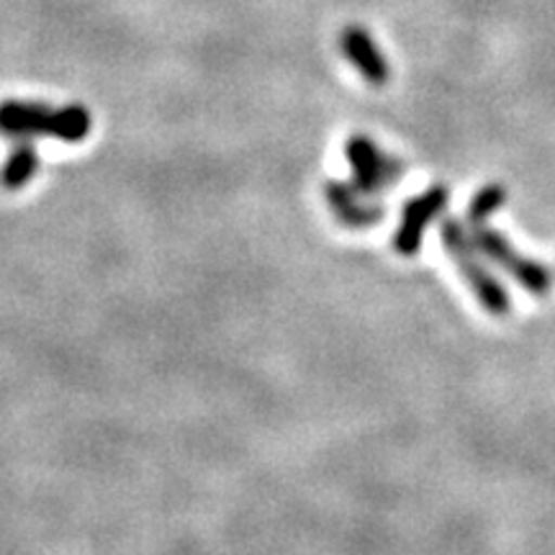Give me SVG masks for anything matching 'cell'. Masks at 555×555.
<instances>
[{
  "mask_svg": "<svg viewBox=\"0 0 555 555\" xmlns=\"http://www.w3.org/2000/svg\"><path fill=\"white\" fill-rule=\"evenodd\" d=\"M93 129V116L86 106L52 108L39 101H3L0 103V134L9 139L54 137L60 142H82Z\"/></svg>",
  "mask_w": 555,
  "mask_h": 555,
  "instance_id": "1",
  "label": "cell"
},
{
  "mask_svg": "<svg viewBox=\"0 0 555 555\" xmlns=\"http://www.w3.org/2000/svg\"><path fill=\"white\" fill-rule=\"evenodd\" d=\"M440 240L450 260L455 262L461 275L466 278V283L474 291L478 304L489 311L491 317H506L509 314V294H506L499 278L486 268L481 258V249L476 247L474 234L457 219H446L440 229Z\"/></svg>",
  "mask_w": 555,
  "mask_h": 555,
  "instance_id": "2",
  "label": "cell"
},
{
  "mask_svg": "<svg viewBox=\"0 0 555 555\" xmlns=\"http://www.w3.org/2000/svg\"><path fill=\"white\" fill-rule=\"evenodd\" d=\"M345 157L352 170L350 183L367 198H376L384 191L393 189L399 183V178L404 176V163L380 150L365 134H352L347 139Z\"/></svg>",
  "mask_w": 555,
  "mask_h": 555,
  "instance_id": "3",
  "label": "cell"
},
{
  "mask_svg": "<svg viewBox=\"0 0 555 555\" xmlns=\"http://www.w3.org/2000/svg\"><path fill=\"white\" fill-rule=\"evenodd\" d=\"M470 234H474L476 247L481 249L483 258L502 268L506 275L515 278V281L527 291V294L545 296L547 291H551V286H553L551 270H547L543 262L519 255L515 245H512V242L506 240L502 232H496V229H491L489 224H476Z\"/></svg>",
  "mask_w": 555,
  "mask_h": 555,
  "instance_id": "4",
  "label": "cell"
},
{
  "mask_svg": "<svg viewBox=\"0 0 555 555\" xmlns=\"http://www.w3.org/2000/svg\"><path fill=\"white\" fill-rule=\"evenodd\" d=\"M450 191L442 183L429 185L425 193L409 198L401 211V224L393 234V249L404 258H414L422 247V237H425V229L433 219L442 214V208L448 206Z\"/></svg>",
  "mask_w": 555,
  "mask_h": 555,
  "instance_id": "5",
  "label": "cell"
},
{
  "mask_svg": "<svg viewBox=\"0 0 555 555\" xmlns=\"http://www.w3.org/2000/svg\"><path fill=\"white\" fill-rule=\"evenodd\" d=\"M322 193L330 211L347 229H373L384 219V208L367 201V196L347 180H324Z\"/></svg>",
  "mask_w": 555,
  "mask_h": 555,
  "instance_id": "6",
  "label": "cell"
},
{
  "mask_svg": "<svg viewBox=\"0 0 555 555\" xmlns=\"http://www.w3.org/2000/svg\"><path fill=\"white\" fill-rule=\"evenodd\" d=\"M339 50H343L345 60L350 62L371 86L380 88L386 86L388 78H391V67H388L384 52L378 50V44L363 26H347V29L339 34Z\"/></svg>",
  "mask_w": 555,
  "mask_h": 555,
  "instance_id": "7",
  "label": "cell"
},
{
  "mask_svg": "<svg viewBox=\"0 0 555 555\" xmlns=\"http://www.w3.org/2000/svg\"><path fill=\"white\" fill-rule=\"evenodd\" d=\"M39 172V152L31 144V139H18L16 147L5 157L0 168V189L21 191L29 180Z\"/></svg>",
  "mask_w": 555,
  "mask_h": 555,
  "instance_id": "8",
  "label": "cell"
},
{
  "mask_svg": "<svg viewBox=\"0 0 555 555\" xmlns=\"http://www.w3.org/2000/svg\"><path fill=\"white\" fill-rule=\"evenodd\" d=\"M504 201H506V191L502 189V185H496V183L483 185V189L478 191L474 198H470L468 221L474 227L476 224H486V221H489V217H494L499 208L504 206Z\"/></svg>",
  "mask_w": 555,
  "mask_h": 555,
  "instance_id": "9",
  "label": "cell"
}]
</instances>
